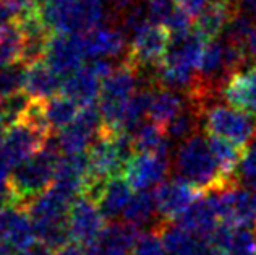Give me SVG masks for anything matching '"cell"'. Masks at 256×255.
Here are the masks:
<instances>
[{
  "label": "cell",
  "instance_id": "cell-22",
  "mask_svg": "<svg viewBox=\"0 0 256 255\" xmlns=\"http://www.w3.org/2000/svg\"><path fill=\"white\" fill-rule=\"evenodd\" d=\"M138 227L128 223H110L104 227L98 239L99 249L104 255H130L134 240L138 237Z\"/></svg>",
  "mask_w": 256,
  "mask_h": 255
},
{
  "label": "cell",
  "instance_id": "cell-16",
  "mask_svg": "<svg viewBox=\"0 0 256 255\" xmlns=\"http://www.w3.org/2000/svg\"><path fill=\"white\" fill-rule=\"evenodd\" d=\"M90 180V159L88 153L62 154L56 166L54 185L76 200L83 195L84 187Z\"/></svg>",
  "mask_w": 256,
  "mask_h": 255
},
{
  "label": "cell",
  "instance_id": "cell-19",
  "mask_svg": "<svg viewBox=\"0 0 256 255\" xmlns=\"http://www.w3.org/2000/svg\"><path fill=\"white\" fill-rule=\"evenodd\" d=\"M102 82L90 65L80 67L70 75L62 78V95L75 101L80 107L98 104Z\"/></svg>",
  "mask_w": 256,
  "mask_h": 255
},
{
  "label": "cell",
  "instance_id": "cell-4",
  "mask_svg": "<svg viewBox=\"0 0 256 255\" xmlns=\"http://www.w3.org/2000/svg\"><path fill=\"white\" fill-rule=\"evenodd\" d=\"M201 124L210 137H219L246 148L256 137V120L230 104L211 101L201 109Z\"/></svg>",
  "mask_w": 256,
  "mask_h": 255
},
{
  "label": "cell",
  "instance_id": "cell-21",
  "mask_svg": "<svg viewBox=\"0 0 256 255\" xmlns=\"http://www.w3.org/2000/svg\"><path fill=\"white\" fill-rule=\"evenodd\" d=\"M24 91L34 101H47L62 93V77L57 75L46 60L28 65Z\"/></svg>",
  "mask_w": 256,
  "mask_h": 255
},
{
  "label": "cell",
  "instance_id": "cell-18",
  "mask_svg": "<svg viewBox=\"0 0 256 255\" xmlns=\"http://www.w3.org/2000/svg\"><path fill=\"white\" fill-rule=\"evenodd\" d=\"M178 223L201 237L211 239L212 234L220 227V218L214 193H206L200 200H196L184 213Z\"/></svg>",
  "mask_w": 256,
  "mask_h": 255
},
{
  "label": "cell",
  "instance_id": "cell-36",
  "mask_svg": "<svg viewBox=\"0 0 256 255\" xmlns=\"http://www.w3.org/2000/svg\"><path fill=\"white\" fill-rule=\"evenodd\" d=\"M78 7H80V13H82L86 33L99 28L106 17L104 0H78Z\"/></svg>",
  "mask_w": 256,
  "mask_h": 255
},
{
  "label": "cell",
  "instance_id": "cell-49",
  "mask_svg": "<svg viewBox=\"0 0 256 255\" xmlns=\"http://www.w3.org/2000/svg\"><path fill=\"white\" fill-rule=\"evenodd\" d=\"M148 4H156V2H166V0H146Z\"/></svg>",
  "mask_w": 256,
  "mask_h": 255
},
{
  "label": "cell",
  "instance_id": "cell-6",
  "mask_svg": "<svg viewBox=\"0 0 256 255\" xmlns=\"http://www.w3.org/2000/svg\"><path fill=\"white\" fill-rule=\"evenodd\" d=\"M102 135V119L98 104L82 107L76 119L57 132L56 142L62 154L88 153L94 142Z\"/></svg>",
  "mask_w": 256,
  "mask_h": 255
},
{
  "label": "cell",
  "instance_id": "cell-27",
  "mask_svg": "<svg viewBox=\"0 0 256 255\" xmlns=\"http://www.w3.org/2000/svg\"><path fill=\"white\" fill-rule=\"evenodd\" d=\"M154 216H158V208L156 200H154V193L150 190L134 192L122 214L125 223L138 227V229L150 224Z\"/></svg>",
  "mask_w": 256,
  "mask_h": 255
},
{
  "label": "cell",
  "instance_id": "cell-7",
  "mask_svg": "<svg viewBox=\"0 0 256 255\" xmlns=\"http://www.w3.org/2000/svg\"><path fill=\"white\" fill-rule=\"evenodd\" d=\"M154 200H156L159 221H177L184 216V213L190 208L196 200H200L206 193L201 192L188 180L175 176L166 179L162 184L156 187Z\"/></svg>",
  "mask_w": 256,
  "mask_h": 255
},
{
  "label": "cell",
  "instance_id": "cell-20",
  "mask_svg": "<svg viewBox=\"0 0 256 255\" xmlns=\"http://www.w3.org/2000/svg\"><path fill=\"white\" fill-rule=\"evenodd\" d=\"M88 59H117L126 56V41L122 31L99 26L83 35Z\"/></svg>",
  "mask_w": 256,
  "mask_h": 255
},
{
  "label": "cell",
  "instance_id": "cell-34",
  "mask_svg": "<svg viewBox=\"0 0 256 255\" xmlns=\"http://www.w3.org/2000/svg\"><path fill=\"white\" fill-rule=\"evenodd\" d=\"M52 35H32L23 36V49H22V62L26 65H32L36 62H42L46 59L47 48H49Z\"/></svg>",
  "mask_w": 256,
  "mask_h": 255
},
{
  "label": "cell",
  "instance_id": "cell-28",
  "mask_svg": "<svg viewBox=\"0 0 256 255\" xmlns=\"http://www.w3.org/2000/svg\"><path fill=\"white\" fill-rule=\"evenodd\" d=\"M44 109H46V117L49 120L50 130L60 132L76 119L82 107L75 101H72L70 98H66L65 95L60 93V95L44 101Z\"/></svg>",
  "mask_w": 256,
  "mask_h": 255
},
{
  "label": "cell",
  "instance_id": "cell-40",
  "mask_svg": "<svg viewBox=\"0 0 256 255\" xmlns=\"http://www.w3.org/2000/svg\"><path fill=\"white\" fill-rule=\"evenodd\" d=\"M175 4H177L180 9H184L185 12H188L193 18H196L201 10L204 9V5L208 0H174Z\"/></svg>",
  "mask_w": 256,
  "mask_h": 255
},
{
  "label": "cell",
  "instance_id": "cell-33",
  "mask_svg": "<svg viewBox=\"0 0 256 255\" xmlns=\"http://www.w3.org/2000/svg\"><path fill=\"white\" fill-rule=\"evenodd\" d=\"M28 65L22 60L0 65V98L24 90V80Z\"/></svg>",
  "mask_w": 256,
  "mask_h": 255
},
{
  "label": "cell",
  "instance_id": "cell-46",
  "mask_svg": "<svg viewBox=\"0 0 256 255\" xmlns=\"http://www.w3.org/2000/svg\"><path fill=\"white\" fill-rule=\"evenodd\" d=\"M5 124H4V119L0 117V146H2V142H4V135H5Z\"/></svg>",
  "mask_w": 256,
  "mask_h": 255
},
{
  "label": "cell",
  "instance_id": "cell-43",
  "mask_svg": "<svg viewBox=\"0 0 256 255\" xmlns=\"http://www.w3.org/2000/svg\"><path fill=\"white\" fill-rule=\"evenodd\" d=\"M248 54H250V57L256 62V23L252 30L250 39H248Z\"/></svg>",
  "mask_w": 256,
  "mask_h": 255
},
{
  "label": "cell",
  "instance_id": "cell-48",
  "mask_svg": "<svg viewBox=\"0 0 256 255\" xmlns=\"http://www.w3.org/2000/svg\"><path fill=\"white\" fill-rule=\"evenodd\" d=\"M34 2L39 5V7H42V5H47V4H52V2H58V0H34Z\"/></svg>",
  "mask_w": 256,
  "mask_h": 255
},
{
  "label": "cell",
  "instance_id": "cell-14",
  "mask_svg": "<svg viewBox=\"0 0 256 255\" xmlns=\"http://www.w3.org/2000/svg\"><path fill=\"white\" fill-rule=\"evenodd\" d=\"M238 12V0H208L204 9L194 18L193 31L206 43L216 41Z\"/></svg>",
  "mask_w": 256,
  "mask_h": 255
},
{
  "label": "cell",
  "instance_id": "cell-41",
  "mask_svg": "<svg viewBox=\"0 0 256 255\" xmlns=\"http://www.w3.org/2000/svg\"><path fill=\"white\" fill-rule=\"evenodd\" d=\"M84 247L86 245L76 242V240H70V242H66L62 249H58L56 253L57 255H84Z\"/></svg>",
  "mask_w": 256,
  "mask_h": 255
},
{
  "label": "cell",
  "instance_id": "cell-44",
  "mask_svg": "<svg viewBox=\"0 0 256 255\" xmlns=\"http://www.w3.org/2000/svg\"><path fill=\"white\" fill-rule=\"evenodd\" d=\"M0 255H15V249L8 242L0 239Z\"/></svg>",
  "mask_w": 256,
  "mask_h": 255
},
{
  "label": "cell",
  "instance_id": "cell-17",
  "mask_svg": "<svg viewBox=\"0 0 256 255\" xmlns=\"http://www.w3.org/2000/svg\"><path fill=\"white\" fill-rule=\"evenodd\" d=\"M224 101L256 119V67L238 70L222 86Z\"/></svg>",
  "mask_w": 256,
  "mask_h": 255
},
{
  "label": "cell",
  "instance_id": "cell-38",
  "mask_svg": "<svg viewBox=\"0 0 256 255\" xmlns=\"http://www.w3.org/2000/svg\"><path fill=\"white\" fill-rule=\"evenodd\" d=\"M193 25H194V18L175 4L174 10L169 15V18H167L164 26L169 30L172 36H182V35H186V33L193 31Z\"/></svg>",
  "mask_w": 256,
  "mask_h": 255
},
{
  "label": "cell",
  "instance_id": "cell-1",
  "mask_svg": "<svg viewBox=\"0 0 256 255\" xmlns=\"http://www.w3.org/2000/svg\"><path fill=\"white\" fill-rule=\"evenodd\" d=\"M62 156L56 138L46 140L41 151L15 166L8 177V203L26 208L30 202L50 189L56 179V166Z\"/></svg>",
  "mask_w": 256,
  "mask_h": 255
},
{
  "label": "cell",
  "instance_id": "cell-26",
  "mask_svg": "<svg viewBox=\"0 0 256 255\" xmlns=\"http://www.w3.org/2000/svg\"><path fill=\"white\" fill-rule=\"evenodd\" d=\"M208 140H210L211 151L214 154V159L219 166L222 176L227 177L228 180H238L237 174L245 148L219 137H210Z\"/></svg>",
  "mask_w": 256,
  "mask_h": 255
},
{
  "label": "cell",
  "instance_id": "cell-25",
  "mask_svg": "<svg viewBox=\"0 0 256 255\" xmlns=\"http://www.w3.org/2000/svg\"><path fill=\"white\" fill-rule=\"evenodd\" d=\"M185 101L186 99L182 98L178 95V91L156 86V88H154V93H152L148 119H151L154 122L167 127L172 119H175L182 111H184V107L186 104Z\"/></svg>",
  "mask_w": 256,
  "mask_h": 255
},
{
  "label": "cell",
  "instance_id": "cell-45",
  "mask_svg": "<svg viewBox=\"0 0 256 255\" xmlns=\"http://www.w3.org/2000/svg\"><path fill=\"white\" fill-rule=\"evenodd\" d=\"M84 255H104V253L99 249L98 242H94V244H90L84 247Z\"/></svg>",
  "mask_w": 256,
  "mask_h": 255
},
{
  "label": "cell",
  "instance_id": "cell-35",
  "mask_svg": "<svg viewBox=\"0 0 256 255\" xmlns=\"http://www.w3.org/2000/svg\"><path fill=\"white\" fill-rule=\"evenodd\" d=\"M132 255H167L162 237L156 226L150 231H141L138 234Z\"/></svg>",
  "mask_w": 256,
  "mask_h": 255
},
{
  "label": "cell",
  "instance_id": "cell-15",
  "mask_svg": "<svg viewBox=\"0 0 256 255\" xmlns=\"http://www.w3.org/2000/svg\"><path fill=\"white\" fill-rule=\"evenodd\" d=\"M0 239L8 242L15 250H26L38 242L34 224L24 208L6 203L2 208Z\"/></svg>",
  "mask_w": 256,
  "mask_h": 255
},
{
  "label": "cell",
  "instance_id": "cell-13",
  "mask_svg": "<svg viewBox=\"0 0 256 255\" xmlns=\"http://www.w3.org/2000/svg\"><path fill=\"white\" fill-rule=\"evenodd\" d=\"M156 227L160 232L167 255H214L210 239L186 229L175 221H158Z\"/></svg>",
  "mask_w": 256,
  "mask_h": 255
},
{
  "label": "cell",
  "instance_id": "cell-50",
  "mask_svg": "<svg viewBox=\"0 0 256 255\" xmlns=\"http://www.w3.org/2000/svg\"><path fill=\"white\" fill-rule=\"evenodd\" d=\"M20 255H23V253H20Z\"/></svg>",
  "mask_w": 256,
  "mask_h": 255
},
{
  "label": "cell",
  "instance_id": "cell-12",
  "mask_svg": "<svg viewBox=\"0 0 256 255\" xmlns=\"http://www.w3.org/2000/svg\"><path fill=\"white\" fill-rule=\"evenodd\" d=\"M216 203L222 226L228 227H254L253 190L232 185L222 192H216Z\"/></svg>",
  "mask_w": 256,
  "mask_h": 255
},
{
  "label": "cell",
  "instance_id": "cell-5",
  "mask_svg": "<svg viewBox=\"0 0 256 255\" xmlns=\"http://www.w3.org/2000/svg\"><path fill=\"white\" fill-rule=\"evenodd\" d=\"M172 35L162 25L148 22L132 33L130 48L124 57L136 69L156 67L164 60L169 51Z\"/></svg>",
  "mask_w": 256,
  "mask_h": 255
},
{
  "label": "cell",
  "instance_id": "cell-8",
  "mask_svg": "<svg viewBox=\"0 0 256 255\" xmlns=\"http://www.w3.org/2000/svg\"><path fill=\"white\" fill-rule=\"evenodd\" d=\"M66 224H68L72 240H76L83 245L98 242L104 227L107 226L106 218L98 203L84 195L76 198L70 206Z\"/></svg>",
  "mask_w": 256,
  "mask_h": 255
},
{
  "label": "cell",
  "instance_id": "cell-11",
  "mask_svg": "<svg viewBox=\"0 0 256 255\" xmlns=\"http://www.w3.org/2000/svg\"><path fill=\"white\" fill-rule=\"evenodd\" d=\"M47 138L49 137L42 135L41 132L34 130L28 124L16 122L5 129L0 153L13 169L15 166L24 163L41 151Z\"/></svg>",
  "mask_w": 256,
  "mask_h": 255
},
{
  "label": "cell",
  "instance_id": "cell-23",
  "mask_svg": "<svg viewBox=\"0 0 256 255\" xmlns=\"http://www.w3.org/2000/svg\"><path fill=\"white\" fill-rule=\"evenodd\" d=\"M132 195L133 189L124 176L112 177L107 180L102 195L98 200V206L100 208L106 219H116L124 214Z\"/></svg>",
  "mask_w": 256,
  "mask_h": 255
},
{
  "label": "cell",
  "instance_id": "cell-39",
  "mask_svg": "<svg viewBox=\"0 0 256 255\" xmlns=\"http://www.w3.org/2000/svg\"><path fill=\"white\" fill-rule=\"evenodd\" d=\"M0 4L8 12L12 20H16L18 17H22L23 13H26L28 10H31L32 7L38 5L34 0H0Z\"/></svg>",
  "mask_w": 256,
  "mask_h": 255
},
{
  "label": "cell",
  "instance_id": "cell-31",
  "mask_svg": "<svg viewBox=\"0 0 256 255\" xmlns=\"http://www.w3.org/2000/svg\"><path fill=\"white\" fill-rule=\"evenodd\" d=\"M201 122V114L196 107H193L192 104H185L184 111L175 119H172L169 125L166 127L167 137L174 142H185L188 137L194 135L198 132V125Z\"/></svg>",
  "mask_w": 256,
  "mask_h": 255
},
{
  "label": "cell",
  "instance_id": "cell-29",
  "mask_svg": "<svg viewBox=\"0 0 256 255\" xmlns=\"http://www.w3.org/2000/svg\"><path fill=\"white\" fill-rule=\"evenodd\" d=\"M23 33L15 20L0 23V65L18 62L22 59Z\"/></svg>",
  "mask_w": 256,
  "mask_h": 255
},
{
  "label": "cell",
  "instance_id": "cell-37",
  "mask_svg": "<svg viewBox=\"0 0 256 255\" xmlns=\"http://www.w3.org/2000/svg\"><path fill=\"white\" fill-rule=\"evenodd\" d=\"M237 176L248 189L256 190V137L248 143L244 151Z\"/></svg>",
  "mask_w": 256,
  "mask_h": 255
},
{
  "label": "cell",
  "instance_id": "cell-32",
  "mask_svg": "<svg viewBox=\"0 0 256 255\" xmlns=\"http://www.w3.org/2000/svg\"><path fill=\"white\" fill-rule=\"evenodd\" d=\"M32 101H34V99H32L24 90L0 98V112H2L5 127L22 122Z\"/></svg>",
  "mask_w": 256,
  "mask_h": 255
},
{
  "label": "cell",
  "instance_id": "cell-24",
  "mask_svg": "<svg viewBox=\"0 0 256 255\" xmlns=\"http://www.w3.org/2000/svg\"><path fill=\"white\" fill-rule=\"evenodd\" d=\"M134 151L151 153V154H167L169 156V137L164 125L154 122L151 119L143 120L132 132Z\"/></svg>",
  "mask_w": 256,
  "mask_h": 255
},
{
  "label": "cell",
  "instance_id": "cell-30",
  "mask_svg": "<svg viewBox=\"0 0 256 255\" xmlns=\"http://www.w3.org/2000/svg\"><path fill=\"white\" fill-rule=\"evenodd\" d=\"M152 93L154 88H140L132 99L128 101V106L124 114V122H122V132L132 133L136 127L148 119V114H150V106H151V99H152Z\"/></svg>",
  "mask_w": 256,
  "mask_h": 255
},
{
  "label": "cell",
  "instance_id": "cell-9",
  "mask_svg": "<svg viewBox=\"0 0 256 255\" xmlns=\"http://www.w3.org/2000/svg\"><path fill=\"white\" fill-rule=\"evenodd\" d=\"M86 49L83 35H65L52 33L49 48L46 54V62L60 77H66L83 67L86 60Z\"/></svg>",
  "mask_w": 256,
  "mask_h": 255
},
{
  "label": "cell",
  "instance_id": "cell-2",
  "mask_svg": "<svg viewBox=\"0 0 256 255\" xmlns=\"http://www.w3.org/2000/svg\"><path fill=\"white\" fill-rule=\"evenodd\" d=\"M174 167L177 176L198 187L203 193L222 192L238 184V180H228L222 176L211 151L210 140L204 138L200 132L180 143L175 154Z\"/></svg>",
  "mask_w": 256,
  "mask_h": 255
},
{
  "label": "cell",
  "instance_id": "cell-42",
  "mask_svg": "<svg viewBox=\"0 0 256 255\" xmlns=\"http://www.w3.org/2000/svg\"><path fill=\"white\" fill-rule=\"evenodd\" d=\"M238 7L242 12H245L246 15L252 18H256V0H238Z\"/></svg>",
  "mask_w": 256,
  "mask_h": 255
},
{
  "label": "cell",
  "instance_id": "cell-47",
  "mask_svg": "<svg viewBox=\"0 0 256 255\" xmlns=\"http://www.w3.org/2000/svg\"><path fill=\"white\" fill-rule=\"evenodd\" d=\"M253 214H254V229H256V190H253Z\"/></svg>",
  "mask_w": 256,
  "mask_h": 255
},
{
  "label": "cell",
  "instance_id": "cell-3",
  "mask_svg": "<svg viewBox=\"0 0 256 255\" xmlns=\"http://www.w3.org/2000/svg\"><path fill=\"white\" fill-rule=\"evenodd\" d=\"M138 85L140 75L136 67L125 59L102 82L98 99V109L102 119V133L116 135L122 132L125 109L132 96L138 91Z\"/></svg>",
  "mask_w": 256,
  "mask_h": 255
},
{
  "label": "cell",
  "instance_id": "cell-10",
  "mask_svg": "<svg viewBox=\"0 0 256 255\" xmlns=\"http://www.w3.org/2000/svg\"><path fill=\"white\" fill-rule=\"evenodd\" d=\"M170 161L167 154L136 153L128 161L124 177L134 192L151 190L162 184L169 176Z\"/></svg>",
  "mask_w": 256,
  "mask_h": 255
}]
</instances>
